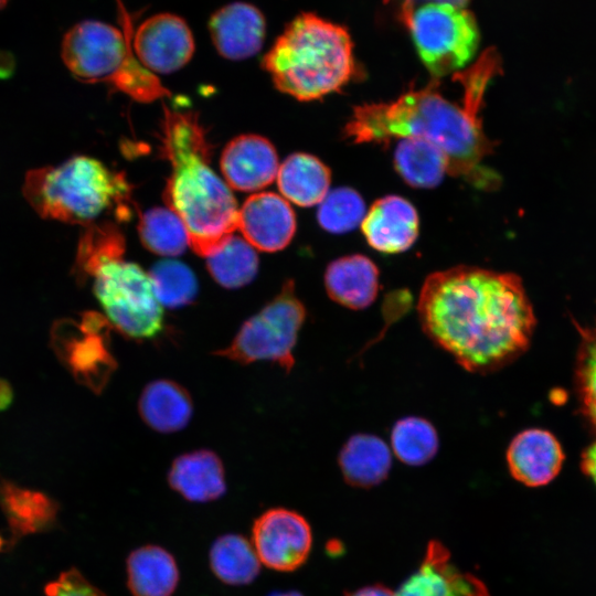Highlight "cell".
Returning a JSON list of instances; mask_svg holds the SVG:
<instances>
[{
  "label": "cell",
  "instance_id": "obj_10",
  "mask_svg": "<svg viewBox=\"0 0 596 596\" xmlns=\"http://www.w3.org/2000/svg\"><path fill=\"white\" fill-rule=\"evenodd\" d=\"M108 320L85 312L78 320L61 319L51 331L52 348L79 384L99 392L115 369L108 349Z\"/></svg>",
  "mask_w": 596,
  "mask_h": 596
},
{
  "label": "cell",
  "instance_id": "obj_24",
  "mask_svg": "<svg viewBox=\"0 0 596 596\" xmlns=\"http://www.w3.org/2000/svg\"><path fill=\"white\" fill-rule=\"evenodd\" d=\"M192 411L189 393L170 380L149 383L139 400L141 418L148 426L161 433L184 428L192 416Z\"/></svg>",
  "mask_w": 596,
  "mask_h": 596
},
{
  "label": "cell",
  "instance_id": "obj_22",
  "mask_svg": "<svg viewBox=\"0 0 596 596\" xmlns=\"http://www.w3.org/2000/svg\"><path fill=\"white\" fill-rule=\"evenodd\" d=\"M338 461L347 483L371 488L389 476L392 453L382 438L371 434H355L341 448Z\"/></svg>",
  "mask_w": 596,
  "mask_h": 596
},
{
  "label": "cell",
  "instance_id": "obj_11",
  "mask_svg": "<svg viewBox=\"0 0 596 596\" xmlns=\"http://www.w3.org/2000/svg\"><path fill=\"white\" fill-rule=\"evenodd\" d=\"M251 543L260 564L278 572H292L307 561L312 532L298 512L274 508L254 521Z\"/></svg>",
  "mask_w": 596,
  "mask_h": 596
},
{
  "label": "cell",
  "instance_id": "obj_2",
  "mask_svg": "<svg viewBox=\"0 0 596 596\" xmlns=\"http://www.w3.org/2000/svg\"><path fill=\"white\" fill-rule=\"evenodd\" d=\"M500 66L497 52L488 50L471 67L457 73L464 87L459 103L440 94L434 79L395 100L356 106L344 127V136L354 143L422 138L443 151L449 174L464 178L479 189H494L500 178L483 164L493 142L483 132L479 113L487 86L500 73Z\"/></svg>",
  "mask_w": 596,
  "mask_h": 596
},
{
  "label": "cell",
  "instance_id": "obj_21",
  "mask_svg": "<svg viewBox=\"0 0 596 596\" xmlns=\"http://www.w3.org/2000/svg\"><path fill=\"white\" fill-rule=\"evenodd\" d=\"M0 508L17 539L46 531L55 523L57 503L42 491L0 481Z\"/></svg>",
  "mask_w": 596,
  "mask_h": 596
},
{
  "label": "cell",
  "instance_id": "obj_27",
  "mask_svg": "<svg viewBox=\"0 0 596 596\" xmlns=\"http://www.w3.org/2000/svg\"><path fill=\"white\" fill-rule=\"evenodd\" d=\"M213 574L223 583L243 586L258 575L260 562L249 541L240 534L217 538L209 554Z\"/></svg>",
  "mask_w": 596,
  "mask_h": 596
},
{
  "label": "cell",
  "instance_id": "obj_18",
  "mask_svg": "<svg viewBox=\"0 0 596 596\" xmlns=\"http://www.w3.org/2000/svg\"><path fill=\"white\" fill-rule=\"evenodd\" d=\"M418 225L414 205L402 196L389 195L373 203L361 222V230L371 247L395 254L414 244Z\"/></svg>",
  "mask_w": 596,
  "mask_h": 596
},
{
  "label": "cell",
  "instance_id": "obj_29",
  "mask_svg": "<svg viewBox=\"0 0 596 596\" xmlns=\"http://www.w3.org/2000/svg\"><path fill=\"white\" fill-rule=\"evenodd\" d=\"M391 446L402 462L422 466L435 457L439 441L430 422L422 417L408 416L394 424L391 432Z\"/></svg>",
  "mask_w": 596,
  "mask_h": 596
},
{
  "label": "cell",
  "instance_id": "obj_30",
  "mask_svg": "<svg viewBox=\"0 0 596 596\" xmlns=\"http://www.w3.org/2000/svg\"><path fill=\"white\" fill-rule=\"evenodd\" d=\"M140 240L150 252L162 256H177L189 245L182 220L169 207H155L140 216Z\"/></svg>",
  "mask_w": 596,
  "mask_h": 596
},
{
  "label": "cell",
  "instance_id": "obj_40",
  "mask_svg": "<svg viewBox=\"0 0 596 596\" xmlns=\"http://www.w3.org/2000/svg\"><path fill=\"white\" fill-rule=\"evenodd\" d=\"M269 596H302L299 592L289 590V592H275Z\"/></svg>",
  "mask_w": 596,
  "mask_h": 596
},
{
  "label": "cell",
  "instance_id": "obj_37",
  "mask_svg": "<svg viewBox=\"0 0 596 596\" xmlns=\"http://www.w3.org/2000/svg\"><path fill=\"white\" fill-rule=\"evenodd\" d=\"M345 596H394V593L386 586L376 584L359 588L345 594Z\"/></svg>",
  "mask_w": 596,
  "mask_h": 596
},
{
  "label": "cell",
  "instance_id": "obj_33",
  "mask_svg": "<svg viewBox=\"0 0 596 596\" xmlns=\"http://www.w3.org/2000/svg\"><path fill=\"white\" fill-rule=\"evenodd\" d=\"M575 362V387L582 412L596 432V322L581 328Z\"/></svg>",
  "mask_w": 596,
  "mask_h": 596
},
{
  "label": "cell",
  "instance_id": "obj_35",
  "mask_svg": "<svg viewBox=\"0 0 596 596\" xmlns=\"http://www.w3.org/2000/svg\"><path fill=\"white\" fill-rule=\"evenodd\" d=\"M44 592L46 596H106L76 568L61 573L45 586Z\"/></svg>",
  "mask_w": 596,
  "mask_h": 596
},
{
  "label": "cell",
  "instance_id": "obj_13",
  "mask_svg": "<svg viewBox=\"0 0 596 596\" xmlns=\"http://www.w3.org/2000/svg\"><path fill=\"white\" fill-rule=\"evenodd\" d=\"M394 596H490V593L481 579L453 563L443 543L432 541L419 567Z\"/></svg>",
  "mask_w": 596,
  "mask_h": 596
},
{
  "label": "cell",
  "instance_id": "obj_6",
  "mask_svg": "<svg viewBox=\"0 0 596 596\" xmlns=\"http://www.w3.org/2000/svg\"><path fill=\"white\" fill-rule=\"evenodd\" d=\"M22 192L40 216L87 226L125 199L129 187L121 173L100 161L75 156L58 166L28 171Z\"/></svg>",
  "mask_w": 596,
  "mask_h": 596
},
{
  "label": "cell",
  "instance_id": "obj_41",
  "mask_svg": "<svg viewBox=\"0 0 596 596\" xmlns=\"http://www.w3.org/2000/svg\"><path fill=\"white\" fill-rule=\"evenodd\" d=\"M8 0H0V9L7 4Z\"/></svg>",
  "mask_w": 596,
  "mask_h": 596
},
{
  "label": "cell",
  "instance_id": "obj_19",
  "mask_svg": "<svg viewBox=\"0 0 596 596\" xmlns=\"http://www.w3.org/2000/svg\"><path fill=\"white\" fill-rule=\"evenodd\" d=\"M376 265L366 256L354 254L331 262L324 274L329 297L353 310L368 308L380 289Z\"/></svg>",
  "mask_w": 596,
  "mask_h": 596
},
{
  "label": "cell",
  "instance_id": "obj_9",
  "mask_svg": "<svg viewBox=\"0 0 596 596\" xmlns=\"http://www.w3.org/2000/svg\"><path fill=\"white\" fill-rule=\"evenodd\" d=\"M306 319V309L287 280L279 294L262 310L247 319L223 350L214 352L242 364L267 360L286 371L294 366L292 350Z\"/></svg>",
  "mask_w": 596,
  "mask_h": 596
},
{
  "label": "cell",
  "instance_id": "obj_31",
  "mask_svg": "<svg viewBox=\"0 0 596 596\" xmlns=\"http://www.w3.org/2000/svg\"><path fill=\"white\" fill-rule=\"evenodd\" d=\"M125 240L121 232L111 223H92L82 234L74 272L79 280L91 276L94 267L103 259L124 256Z\"/></svg>",
  "mask_w": 596,
  "mask_h": 596
},
{
  "label": "cell",
  "instance_id": "obj_39",
  "mask_svg": "<svg viewBox=\"0 0 596 596\" xmlns=\"http://www.w3.org/2000/svg\"><path fill=\"white\" fill-rule=\"evenodd\" d=\"M13 392L10 384L0 379V411L6 409L12 401Z\"/></svg>",
  "mask_w": 596,
  "mask_h": 596
},
{
  "label": "cell",
  "instance_id": "obj_25",
  "mask_svg": "<svg viewBox=\"0 0 596 596\" xmlns=\"http://www.w3.org/2000/svg\"><path fill=\"white\" fill-rule=\"evenodd\" d=\"M276 178L281 194L300 206L320 204L331 181L329 168L308 153L289 156L279 167Z\"/></svg>",
  "mask_w": 596,
  "mask_h": 596
},
{
  "label": "cell",
  "instance_id": "obj_20",
  "mask_svg": "<svg viewBox=\"0 0 596 596\" xmlns=\"http://www.w3.org/2000/svg\"><path fill=\"white\" fill-rule=\"evenodd\" d=\"M168 481L173 490L192 502L216 500L226 490L223 464L215 453L206 449L175 458Z\"/></svg>",
  "mask_w": 596,
  "mask_h": 596
},
{
  "label": "cell",
  "instance_id": "obj_23",
  "mask_svg": "<svg viewBox=\"0 0 596 596\" xmlns=\"http://www.w3.org/2000/svg\"><path fill=\"white\" fill-rule=\"evenodd\" d=\"M127 585L132 596H171L179 582L174 557L163 547L145 545L126 562Z\"/></svg>",
  "mask_w": 596,
  "mask_h": 596
},
{
  "label": "cell",
  "instance_id": "obj_32",
  "mask_svg": "<svg viewBox=\"0 0 596 596\" xmlns=\"http://www.w3.org/2000/svg\"><path fill=\"white\" fill-rule=\"evenodd\" d=\"M149 276L161 306L178 308L191 304L196 297V278L181 262H159L150 269Z\"/></svg>",
  "mask_w": 596,
  "mask_h": 596
},
{
  "label": "cell",
  "instance_id": "obj_1",
  "mask_svg": "<svg viewBox=\"0 0 596 596\" xmlns=\"http://www.w3.org/2000/svg\"><path fill=\"white\" fill-rule=\"evenodd\" d=\"M424 333L466 371L496 372L530 347L536 319L519 276L477 266L430 274L417 301Z\"/></svg>",
  "mask_w": 596,
  "mask_h": 596
},
{
  "label": "cell",
  "instance_id": "obj_4",
  "mask_svg": "<svg viewBox=\"0 0 596 596\" xmlns=\"http://www.w3.org/2000/svg\"><path fill=\"white\" fill-rule=\"evenodd\" d=\"M280 92L313 100L340 91L354 75L348 31L311 12L290 21L263 58Z\"/></svg>",
  "mask_w": 596,
  "mask_h": 596
},
{
  "label": "cell",
  "instance_id": "obj_7",
  "mask_svg": "<svg viewBox=\"0 0 596 596\" xmlns=\"http://www.w3.org/2000/svg\"><path fill=\"white\" fill-rule=\"evenodd\" d=\"M401 14L434 79L455 73L475 56L480 32L467 8L427 2Z\"/></svg>",
  "mask_w": 596,
  "mask_h": 596
},
{
  "label": "cell",
  "instance_id": "obj_28",
  "mask_svg": "<svg viewBox=\"0 0 596 596\" xmlns=\"http://www.w3.org/2000/svg\"><path fill=\"white\" fill-rule=\"evenodd\" d=\"M206 259L209 273L225 288L245 286L255 277L258 268L254 247L246 240L234 235Z\"/></svg>",
  "mask_w": 596,
  "mask_h": 596
},
{
  "label": "cell",
  "instance_id": "obj_17",
  "mask_svg": "<svg viewBox=\"0 0 596 596\" xmlns=\"http://www.w3.org/2000/svg\"><path fill=\"white\" fill-rule=\"evenodd\" d=\"M209 30L214 46L223 57L244 60L262 49L266 22L255 6L233 2L212 14Z\"/></svg>",
  "mask_w": 596,
  "mask_h": 596
},
{
  "label": "cell",
  "instance_id": "obj_38",
  "mask_svg": "<svg viewBox=\"0 0 596 596\" xmlns=\"http://www.w3.org/2000/svg\"><path fill=\"white\" fill-rule=\"evenodd\" d=\"M468 1L469 0H403L402 12L401 13H404V12L411 10L415 6H418V4H422V3H427V2L449 3V4L457 6V7H465L466 8Z\"/></svg>",
  "mask_w": 596,
  "mask_h": 596
},
{
  "label": "cell",
  "instance_id": "obj_12",
  "mask_svg": "<svg viewBox=\"0 0 596 596\" xmlns=\"http://www.w3.org/2000/svg\"><path fill=\"white\" fill-rule=\"evenodd\" d=\"M132 49L141 64L152 73L180 70L192 57L194 40L187 22L171 13L145 20L132 32Z\"/></svg>",
  "mask_w": 596,
  "mask_h": 596
},
{
  "label": "cell",
  "instance_id": "obj_14",
  "mask_svg": "<svg viewBox=\"0 0 596 596\" xmlns=\"http://www.w3.org/2000/svg\"><path fill=\"white\" fill-rule=\"evenodd\" d=\"M237 228L254 248L277 252L286 247L295 234V213L278 194L256 193L238 210Z\"/></svg>",
  "mask_w": 596,
  "mask_h": 596
},
{
  "label": "cell",
  "instance_id": "obj_26",
  "mask_svg": "<svg viewBox=\"0 0 596 596\" xmlns=\"http://www.w3.org/2000/svg\"><path fill=\"white\" fill-rule=\"evenodd\" d=\"M394 166L405 182L415 188H434L448 173L443 151L422 138L401 139L395 149Z\"/></svg>",
  "mask_w": 596,
  "mask_h": 596
},
{
  "label": "cell",
  "instance_id": "obj_8",
  "mask_svg": "<svg viewBox=\"0 0 596 596\" xmlns=\"http://www.w3.org/2000/svg\"><path fill=\"white\" fill-rule=\"evenodd\" d=\"M91 277L94 294L108 322L135 340L158 334L163 326V310L158 301L149 274L123 256L97 264Z\"/></svg>",
  "mask_w": 596,
  "mask_h": 596
},
{
  "label": "cell",
  "instance_id": "obj_36",
  "mask_svg": "<svg viewBox=\"0 0 596 596\" xmlns=\"http://www.w3.org/2000/svg\"><path fill=\"white\" fill-rule=\"evenodd\" d=\"M582 470L596 485V440L582 455Z\"/></svg>",
  "mask_w": 596,
  "mask_h": 596
},
{
  "label": "cell",
  "instance_id": "obj_15",
  "mask_svg": "<svg viewBox=\"0 0 596 596\" xmlns=\"http://www.w3.org/2000/svg\"><path fill=\"white\" fill-rule=\"evenodd\" d=\"M221 169L231 188L245 192L260 190L277 177V152L264 137L238 136L223 150Z\"/></svg>",
  "mask_w": 596,
  "mask_h": 596
},
{
  "label": "cell",
  "instance_id": "obj_34",
  "mask_svg": "<svg viewBox=\"0 0 596 596\" xmlns=\"http://www.w3.org/2000/svg\"><path fill=\"white\" fill-rule=\"evenodd\" d=\"M365 213V203L355 190L339 188L320 203L318 222L326 231L341 234L361 225Z\"/></svg>",
  "mask_w": 596,
  "mask_h": 596
},
{
  "label": "cell",
  "instance_id": "obj_16",
  "mask_svg": "<svg viewBox=\"0 0 596 596\" xmlns=\"http://www.w3.org/2000/svg\"><path fill=\"white\" fill-rule=\"evenodd\" d=\"M505 457L511 476L528 487L550 483L561 471L564 461L558 440L541 428L524 429L515 435Z\"/></svg>",
  "mask_w": 596,
  "mask_h": 596
},
{
  "label": "cell",
  "instance_id": "obj_3",
  "mask_svg": "<svg viewBox=\"0 0 596 596\" xmlns=\"http://www.w3.org/2000/svg\"><path fill=\"white\" fill-rule=\"evenodd\" d=\"M162 149L171 164L167 205L182 220L189 246L209 257L234 235L238 209L228 185L210 167V143L194 113L166 108Z\"/></svg>",
  "mask_w": 596,
  "mask_h": 596
},
{
  "label": "cell",
  "instance_id": "obj_5",
  "mask_svg": "<svg viewBox=\"0 0 596 596\" xmlns=\"http://www.w3.org/2000/svg\"><path fill=\"white\" fill-rule=\"evenodd\" d=\"M121 30L87 20L75 24L62 41V60L83 83H106L142 103L170 96L159 78L137 58L131 19L118 0Z\"/></svg>",
  "mask_w": 596,
  "mask_h": 596
}]
</instances>
